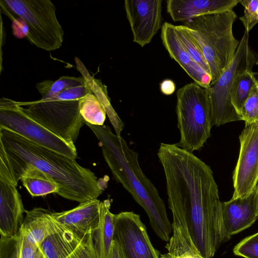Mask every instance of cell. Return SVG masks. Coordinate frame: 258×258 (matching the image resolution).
<instances>
[{"label":"cell","instance_id":"obj_13","mask_svg":"<svg viewBox=\"0 0 258 258\" xmlns=\"http://www.w3.org/2000/svg\"><path fill=\"white\" fill-rule=\"evenodd\" d=\"M161 38L170 56L176 61L187 74L201 86L207 88L212 77L190 56L177 33L175 25L164 22L161 27Z\"/></svg>","mask_w":258,"mask_h":258},{"label":"cell","instance_id":"obj_21","mask_svg":"<svg viewBox=\"0 0 258 258\" xmlns=\"http://www.w3.org/2000/svg\"><path fill=\"white\" fill-rule=\"evenodd\" d=\"M111 203L107 199L100 204L98 226L92 233L94 248L99 258H107L113 241L114 215L110 211Z\"/></svg>","mask_w":258,"mask_h":258},{"label":"cell","instance_id":"obj_1","mask_svg":"<svg viewBox=\"0 0 258 258\" xmlns=\"http://www.w3.org/2000/svg\"><path fill=\"white\" fill-rule=\"evenodd\" d=\"M158 157L163 168L168 204L183 212L191 238L204 258H213L230 239L224 227L222 202L210 167L176 144L161 146Z\"/></svg>","mask_w":258,"mask_h":258},{"label":"cell","instance_id":"obj_10","mask_svg":"<svg viewBox=\"0 0 258 258\" xmlns=\"http://www.w3.org/2000/svg\"><path fill=\"white\" fill-rule=\"evenodd\" d=\"M239 141V157L232 177L233 199L249 196L258 182V122L245 125Z\"/></svg>","mask_w":258,"mask_h":258},{"label":"cell","instance_id":"obj_8","mask_svg":"<svg viewBox=\"0 0 258 258\" xmlns=\"http://www.w3.org/2000/svg\"><path fill=\"white\" fill-rule=\"evenodd\" d=\"M248 33L244 31L230 64L207 88L210 99L212 126L242 120L231 103L230 92L235 76L242 71L252 69L255 64V55L248 44Z\"/></svg>","mask_w":258,"mask_h":258},{"label":"cell","instance_id":"obj_16","mask_svg":"<svg viewBox=\"0 0 258 258\" xmlns=\"http://www.w3.org/2000/svg\"><path fill=\"white\" fill-rule=\"evenodd\" d=\"M97 199L87 201L75 208L61 212H52L58 223L76 234L85 236L97 228L100 219V204Z\"/></svg>","mask_w":258,"mask_h":258},{"label":"cell","instance_id":"obj_36","mask_svg":"<svg viewBox=\"0 0 258 258\" xmlns=\"http://www.w3.org/2000/svg\"><path fill=\"white\" fill-rule=\"evenodd\" d=\"M255 64L256 65H258V53H256L255 55Z\"/></svg>","mask_w":258,"mask_h":258},{"label":"cell","instance_id":"obj_27","mask_svg":"<svg viewBox=\"0 0 258 258\" xmlns=\"http://www.w3.org/2000/svg\"><path fill=\"white\" fill-rule=\"evenodd\" d=\"M85 83L82 77L61 76L53 81L46 80L36 84V88L42 96L41 99H45L54 96L67 90L82 85Z\"/></svg>","mask_w":258,"mask_h":258},{"label":"cell","instance_id":"obj_25","mask_svg":"<svg viewBox=\"0 0 258 258\" xmlns=\"http://www.w3.org/2000/svg\"><path fill=\"white\" fill-rule=\"evenodd\" d=\"M256 81L252 69L239 72L234 79L230 92V100L240 116L242 107Z\"/></svg>","mask_w":258,"mask_h":258},{"label":"cell","instance_id":"obj_34","mask_svg":"<svg viewBox=\"0 0 258 258\" xmlns=\"http://www.w3.org/2000/svg\"><path fill=\"white\" fill-rule=\"evenodd\" d=\"M107 258H125L119 246L113 240Z\"/></svg>","mask_w":258,"mask_h":258},{"label":"cell","instance_id":"obj_7","mask_svg":"<svg viewBox=\"0 0 258 258\" xmlns=\"http://www.w3.org/2000/svg\"><path fill=\"white\" fill-rule=\"evenodd\" d=\"M1 4L26 23L31 44L46 51L61 46L64 31L50 0H1Z\"/></svg>","mask_w":258,"mask_h":258},{"label":"cell","instance_id":"obj_17","mask_svg":"<svg viewBox=\"0 0 258 258\" xmlns=\"http://www.w3.org/2000/svg\"><path fill=\"white\" fill-rule=\"evenodd\" d=\"M240 0H168L167 12L172 20L183 22L199 16L232 10Z\"/></svg>","mask_w":258,"mask_h":258},{"label":"cell","instance_id":"obj_28","mask_svg":"<svg viewBox=\"0 0 258 258\" xmlns=\"http://www.w3.org/2000/svg\"><path fill=\"white\" fill-rule=\"evenodd\" d=\"M175 28L185 50L191 58L211 75L208 64L200 46L186 27L183 25H175Z\"/></svg>","mask_w":258,"mask_h":258},{"label":"cell","instance_id":"obj_20","mask_svg":"<svg viewBox=\"0 0 258 258\" xmlns=\"http://www.w3.org/2000/svg\"><path fill=\"white\" fill-rule=\"evenodd\" d=\"M10 167L16 185L17 186L21 179L24 186L32 197L58 194L59 187L56 183L38 169L30 165H10Z\"/></svg>","mask_w":258,"mask_h":258},{"label":"cell","instance_id":"obj_24","mask_svg":"<svg viewBox=\"0 0 258 258\" xmlns=\"http://www.w3.org/2000/svg\"><path fill=\"white\" fill-rule=\"evenodd\" d=\"M75 62L77 70L82 74L92 91L99 98L104 105L106 114L115 131L116 135L120 134L124 127V123L120 119L112 106L107 94V87L100 80L94 78L88 72L80 59L76 57Z\"/></svg>","mask_w":258,"mask_h":258},{"label":"cell","instance_id":"obj_30","mask_svg":"<svg viewBox=\"0 0 258 258\" xmlns=\"http://www.w3.org/2000/svg\"><path fill=\"white\" fill-rule=\"evenodd\" d=\"M233 252L235 255L244 258H258V232L241 240Z\"/></svg>","mask_w":258,"mask_h":258},{"label":"cell","instance_id":"obj_22","mask_svg":"<svg viewBox=\"0 0 258 258\" xmlns=\"http://www.w3.org/2000/svg\"><path fill=\"white\" fill-rule=\"evenodd\" d=\"M0 258H46L40 246L21 229L14 237L0 238Z\"/></svg>","mask_w":258,"mask_h":258},{"label":"cell","instance_id":"obj_26","mask_svg":"<svg viewBox=\"0 0 258 258\" xmlns=\"http://www.w3.org/2000/svg\"><path fill=\"white\" fill-rule=\"evenodd\" d=\"M89 88L88 92L80 100V114L84 123L103 125L107 115L105 108L99 98Z\"/></svg>","mask_w":258,"mask_h":258},{"label":"cell","instance_id":"obj_14","mask_svg":"<svg viewBox=\"0 0 258 258\" xmlns=\"http://www.w3.org/2000/svg\"><path fill=\"white\" fill-rule=\"evenodd\" d=\"M17 186L9 180L0 179V235L12 237L20 230L25 213Z\"/></svg>","mask_w":258,"mask_h":258},{"label":"cell","instance_id":"obj_2","mask_svg":"<svg viewBox=\"0 0 258 258\" xmlns=\"http://www.w3.org/2000/svg\"><path fill=\"white\" fill-rule=\"evenodd\" d=\"M0 144L11 166H32L57 184V195L80 203L96 199L107 187L108 179H98L89 169L75 160L0 127Z\"/></svg>","mask_w":258,"mask_h":258},{"label":"cell","instance_id":"obj_33","mask_svg":"<svg viewBox=\"0 0 258 258\" xmlns=\"http://www.w3.org/2000/svg\"><path fill=\"white\" fill-rule=\"evenodd\" d=\"M160 89L161 92L166 95H170L175 91L176 86L174 82L170 79H165L162 81L160 84Z\"/></svg>","mask_w":258,"mask_h":258},{"label":"cell","instance_id":"obj_6","mask_svg":"<svg viewBox=\"0 0 258 258\" xmlns=\"http://www.w3.org/2000/svg\"><path fill=\"white\" fill-rule=\"evenodd\" d=\"M176 113L180 139L176 145L192 153L199 151L211 136V106L208 91L195 82L176 92Z\"/></svg>","mask_w":258,"mask_h":258},{"label":"cell","instance_id":"obj_23","mask_svg":"<svg viewBox=\"0 0 258 258\" xmlns=\"http://www.w3.org/2000/svg\"><path fill=\"white\" fill-rule=\"evenodd\" d=\"M21 229L27 235L40 246L49 234L55 222L52 212L42 208H35L25 211Z\"/></svg>","mask_w":258,"mask_h":258},{"label":"cell","instance_id":"obj_15","mask_svg":"<svg viewBox=\"0 0 258 258\" xmlns=\"http://www.w3.org/2000/svg\"><path fill=\"white\" fill-rule=\"evenodd\" d=\"M223 223L231 237L252 225L258 219L255 191L244 198H232L222 203Z\"/></svg>","mask_w":258,"mask_h":258},{"label":"cell","instance_id":"obj_4","mask_svg":"<svg viewBox=\"0 0 258 258\" xmlns=\"http://www.w3.org/2000/svg\"><path fill=\"white\" fill-rule=\"evenodd\" d=\"M234 11L199 16L182 22L201 47L208 64L212 82L232 61L240 41L234 36Z\"/></svg>","mask_w":258,"mask_h":258},{"label":"cell","instance_id":"obj_31","mask_svg":"<svg viewBox=\"0 0 258 258\" xmlns=\"http://www.w3.org/2000/svg\"><path fill=\"white\" fill-rule=\"evenodd\" d=\"M239 3L244 8V15L239 19L249 32L258 23V0H240Z\"/></svg>","mask_w":258,"mask_h":258},{"label":"cell","instance_id":"obj_35","mask_svg":"<svg viewBox=\"0 0 258 258\" xmlns=\"http://www.w3.org/2000/svg\"><path fill=\"white\" fill-rule=\"evenodd\" d=\"M255 199H256V212H257V216L258 218V182L255 190Z\"/></svg>","mask_w":258,"mask_h":258},{"label":"cell","instance_id":"obj_9","mask_svg":"<svg viewBox=\"0 0 258 258\" xmlns=\"http://www.w3.org/2000/svg\"><path fill=\"white\" fill-rule=\"evenodd\" d=\"M0 127L71 159L77 158L74 144L67 142L31 118L18 101L6 97L1 98Z\"/></svg>","mask_w":258,"mask_h":258},{"label":"cell","instance_id":"obj_3","mask_svg":"<svg viewBox=\"0 0 258 258\" xmlns=\"http://www.w3.org/2000/svg\"><path fill=\"white\" fill-rule=\"evenodd\" d=\"M85 123L99 140L103 157L114 179L144 209L157 236L168 242L172 232V224L158 190L140 166L138 153L128 147L122 137L113 133L109 126Z\"/></svg>","mask_w":258,"mask_h":258},{"label":"cell","instance_id":"obj_18","mask_svg":"<svg viewBox=\"0 0 258 258\" xmlns=\"http://www.w3.org/2000/svg\"><path fill=\"white\" fill-rule=\"evenodd\" d=\"M173 216L172 235L166 245L167 252L160 258H204L190 236L184 215L178 207L168 204Z\"/></svg>","mask_w":258,"mask_h":258},{"label":"cell","instance_id":"obj_11","mask_svg":"<svg viewBox=\"0 0 258 258\" xmlns=\"http://www.w3.org/2000/svg\"><path fill=\"white\" fill-rule=\"evenodd\" d=\"M113 240L119 246L125 258H160L140 215L133 212L115 214Z\"/></svg>","mask_w":258,"mask_h":258},{"label":"cell","instance_id":"obj_19","mask_svg":"<svg viewBox=\"0 0 258 258\" xmlns=\"http://www.w3.org/2000/svg\"><path fill=\"white\" fill-rule=\"evenodd\" d=\"M86 235L76 234L55 220L49 234L39 246L46 258H66L76 249Z\"/></svg>","mask_w":258,"mask_h":258},{"label":"cell","instance_id":"obj_29","mask_svg":"<svg viewBox=\"0 0 258 258\" xmlns=\"http://www.w3.org/2000/svg\"><path fill=\"white\" fill-rule=\"evenodd\" d=\"M240 116L245 125L258 122V79L242 107Z\"/></svg>","mask_w":258,"mask_h":258},{"label":"cell","instance_id":"obj_12","mask_svg":"<svg viewBox=\"0 0 258 258\" xmlns=\"http://www.w3.org/2000/svg\"><path fill=\"white\" fill-rule=\"evenodd\" d=\"M162 0H125L124 7L133 36L141 47L149 44L161 28Z\"/></svg>","mask_w":258,"mask_h":258},{"label":"cell","instance_id":"obj_5","mask_svg":"<svg viewBox=\"0 0 258 258\" xmlns=\"http://www.w3.org/2000/svg\"><path fill=\"white\" fill-rule=\"evenodd\" d=\"M89 90L85 81L82 85L47 99L18 103L28 106L24 111L31 118L67 142L74 144L85 123L80 112V100Z\"/></svg>","mask_w":258,"mask_h":258},{"label":"cell","instance_id":"obj_32","mask_svg":"<svg viewBox=\"0 0 258 258\" xmlns=\"http://www.w3.org/2000/svg\"><path fill=\"white\" fill-rule=\"evenodd\" d=\"M92 234H88L76 249L66 258H99L94 248Z\"/></svg>","mask_w":258,"mask_h":258}]
</instances>
